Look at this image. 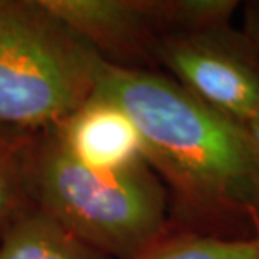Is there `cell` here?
Wrapping results in <instances>:
<instances>
[{
  "label": "cell",
  "instance_id": "11",
  "mask_svg": "<svg viewBox=\"0 0 259 259\" xmlns=\"http://www.w3.org/2000/svg\"><path fill=\"white\" fill-rule=\"evenodd\" d=\"M242 5V30L247 42L259 58V0H247Z\"/></svg>",
  "mask_w": 259,
  "mask_h": 259
},
{
  "label": "cell",
  "instance_id": "12",
  "mask_svg": "<svg viewBox=\"0 0 259 259\" xmlns=\"http://www.w3.org/2000/svg\"><path fill=\"white\" fill-rule=\"evenodd\" d=\"M247 133H249V137L252 140V145H254V148H256V152H257V157H259V111H257V115L252 118V120L247 123Z\"/></svg>",
  "mask_w": 259,
  "mask_h": 259
},
{
  "label": "cell",
  "instance_id": "6",
  "mask_svg": "<svg viewBox=\"0 0 259 259\" xmlns=\"http://www.w3.org/2000/svg\"><path fill=\"white\" fill-rule=\"evenodd\" d=\"M72 158L101 172H121L145 162L142 140L126 111L96 95L53 128Z\"/></svg>",
  "mask_w": 259,
  "mask_h": 259
},
{
  "label": "cell",
  "instance_id": "7",
  "mask_svg": "<svg viewBox=\"0 0 259 259\" xmlns=\"http://www.w3.org/2000/svg\"><path fill=\"white\" fill-rule=\"evenodd\" d=\"M0 259H110L27 202L0 234Z\"/></svg>",
  "mask_w": 259,
  "mask_h": 259
},
{
  "label": "cell",
  "instance_id": "2",
  "mask_svg": "<svg viewBox=\"0 0 259 259\" xmlns=\"http://www.w3.org/2000/svg\"><path fill=\"white\" fill-rule=\"evenodd\" d=\"M25 190L29 202L110 259H133L168 234L167 190L147 162L121 172L84 167L53 128L30 135Z\"/></svg>",
  "mask_w": 259,
  "mask_h": 259
},
{
  "label": "cell",
  "instance_id": "3",
  "mask_svg": "<svg viewBox=\"0 0 259 259\" xmlns=\"http://www.w3.org/2000/svg\"><path fill=\"white\" fill-rule=\"evenodd\" d=\"M105 63L40 0H0V126H58L93 96Z\"/></svg>",
  "mask_w": 259,
  "mask_h": 259
},
{
  "label": "cell",
  "instance_id": "10",
  "mask_svg": "<svg viewBox=\"0 0 259 259\" xmlns=\"http://www.w3.org/2000/svg\"><path fill=\"white\" fill-rule=\"evenodd\" d=\"M163 35L229 25L237 0H155Z\"/></svg>",
  "mask_w": 259,
  "mask_h": 259
},
{
  "label": "cell",
  "instance_id": "4",
  "mask_svg": "<svg viewBox=\"0 0 259 259\" xmlns=\"http://www.w3.org/2000/svg\"><path fill=\"white\" fill-rule=\"evenodd\" d=\"M157 66L199 101L244 128L257 115L259 58L231 24L163 35Z\"/></svg>",
  "mask_w": 259,
  "mask_h": 259
},
{
  "label": "cell",
  "instance_id": "9",
  "mask_svg": "<svg viewBox=\"0 0 259 259\" xmlns=\"http://www.w3.org/2000/svg\"><path fill=\"white\" fill-rule=\"evenodd\" d=\"M32 133L0 126V234L27 204L25 150Z\"/></svg>",
  "mask_w": 259,
  "mask_h": 259
},
{
  "label": "cell",
  "instance_id": "5",
  "mask_svg": "<svg viewBox=\"0 0 259 259\" xmlns=\"http://www.w3.org/2000/svg\"><path fill=\"white\" fill-rule=\"evenodd\" d=\"M108 64L158 71L163 30L155 0H40Z\"/></svg>",
  "mask_w": 259,
  "mask_h": 259
},
{
  "label": "cell",
  "instance_id": "1",
  "mask_svg": "<svg viewBox=\"0 0 259 259\" xmlns=\"http://www.w3.org/2000/svg\"><path fill=\"white\" fill-rule=\"evenodd\" d=\"M126 111L168 195V232L259 237V157L247 130L160 71L105 63L95 90Z\"/></svg>",
  "mask_w": 259,
  "mask_h": 259
},
{
  "label": "cell",
  "instance_id": "8",
  "mask_svg": "<svg viewBox=\"0 0 259 259\" xmlns=\"http://www.w3.org/2000/svg\"><path fill=\"white\" fill-rule=\"evenodd\" d=\"M133 259H259V237L231 241L190 232H168Z\"/></svg>",
  "mask_w": 259,
  "mask_h": 259
}]
</instances>
